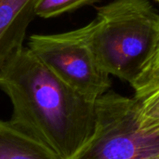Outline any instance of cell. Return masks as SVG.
Instances as JSON below:
<instances>
[{
    "label": "cell",
    "instance_id": "6da1fadb",
    "mask_svg": "<svg viewBox=\"0 0 159 159\" xmlns=\"http://www.w3.org/2000/svg\"><path fill=\"white\" fill-rule=\"evenodd\" d=\"M0 89L12 104L9 122L61 159L72 158L95 131V102L64 83L28 48L4 64Z\"/></svg>",
    "mask_w": 159,
    "mask_h": 159
},
{
    "label": "cell",
    "instance_id": "7a4b0ae2",
    "mask_svg": "<svg viewBox=\"0 0 159 159\" xmlns=\"http://www.w3.org/2000/svg\"><path fill=\"white\" fill-rule=\"evenodd\" d=\"M89 44L102 69L132 87L159 39V14L148 0H114L97 8Z\"/></svg>",
    "mask_w": 159,
    "mask_h": 159
},
{
    "label": "cell",
    "instance_id": "3957f363",
    "mask_svg": "<svg viewBox=\"0 0 159 159\" xmlns=\"http://www.w3.org/2000/svg\"><path fill=\"white\" fill-rule=\"evenodd\" d=\"M95 108V131L70 159H159V129L141 127L134 98L108 90Z\"/></svg>",
    "mask_w": 159,
    "mask_h": 159
},
{
    "label": "cell",
    "instance_id": "277c9868",
    "mask_svg": "<svg viewBox=\"0 0 159 159\" xmlns=\"http://www.w3.org/2000/svg\"><path fill=\"white\" fill-rule=\"evenodd\" d=\"M90 23L56 34H33L28 48L59 78L90 102L111 87L110 75L97 61L89 44Z\"/></svg>",
    "mask_w": 159,
    "mask_h": 159
},
{
    "label": "cell",
    "instance_id": "5b68a950",
    "mask_svg": "<svg viewBox=\"0 0 159 159\" xmlns=\"http://www.w3.org/2000/svg\"><path fill=\"white\" fill-rule=\"evenodd\" d=\"M37 0H0V70L21 49Z\"/></svg>",
    "mask_w": 159,
    "mask_h": 159
},
{
    "label": "cell",
    "instance_id": "8992f818",
    "mask_svg": "<svg viewBox=\"0 0 159 159\" xmlns=\"http://www.w3.org/2000/svg\"><path fill=\"white\" fill-rule=\"evenodd\" d=\"M0 159H61L9 121L0 120Z\"/></svg>",
    "mask_w": 159,
    "mask_h": 159
},
{
    "label": "cell",
    "instance_id": "52a82bcc",
    "mask_svg": "<svg viewBox=\"0 0 159 159\" xmlns=\"http://www.w3.org/2000/svg\"><path fill=\"white\" fill-rule=\"evenodd\" d=\"M134 91L141 127L145 129H159V76Z\"/></svg>",
    "mask_w": 159,
    "mask_h": 159
},
{
    "label": "cell",
    "instance_id": "ba28073f",
    "mask_svg": "<svg viewBox=\"0 0 159 159\" xmlns=\"http://www.w3.org/2000/svg\"><path fill=\"white\" fill-rule=\"evenodd\" d=\"M97 1L99 0H37L35 16L45 19L54 18Z\"/></svg>",
    "mask_w": 159,
    "mask_h": 159
},
{
    "label": "cell",
    "instance_id": "9c48e42d",
    "mask_svg": "<svg viewBox=\"0 0 159 159\" xmlns=\"http://www.w3.org/2000/svg\"><path fill=\"white\" fill-rule=\"evenodd\" d=\"M159 76V39L156 51L150 61V63L148 64L147 68L143 72V74L141 75V77L136 81V83L132 86V88L135 89L143 87V85L149 83L150 81L157 78Z\"/></svg>",
    "mask_w": 159,
    "mask_h": 159
},
{
    "label": "cell",
    "instance_id": "30bf717a",
    "mask_svg": "<svg viewBox=\"0 0 159 159\" xmlns=\"http://www.w3.org/2000/svg\"><path fill=\"white\" fill-rule=\"evenodd\" d=\"M157 1H159V0H157Z\"/></svg>",
    "mask_w": 159,
    "mask_h": 159
}]
</instances>
